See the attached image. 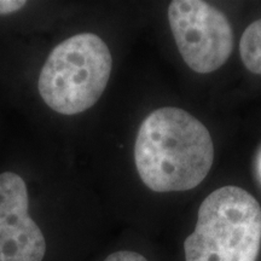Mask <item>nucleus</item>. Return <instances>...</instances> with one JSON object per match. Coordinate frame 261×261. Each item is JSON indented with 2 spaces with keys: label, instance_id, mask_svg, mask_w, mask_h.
Returning a JSON list of instances; mask_svg holds the SVG:
<instances>
[{
  "label": "nucleus",
  "instance_id": "nucleus-1",
  "mask_svg": "<svg viewBox=\"0 0 261 261\" xmlns=\"http://www.w3.org/2000/svg\"><path fill=\"white\" fill-rule=\"evenodd\" d=\"M213 161L210 130L190 113L165 107L143 120L136 138L135 162L150 190H191L207 177Z\"/></svg>",
  "mask_w": 261,
  "mask_h": 261
},
{
  "label": "nucleus",
  "instance_id": "nucleus-2",
  "mask_svg": "<svg viewBox=\"0 0 261 261\" xmlns=\"http://www.w3.org/2000/svg\"><path fill=\"white\" fill-rule=\"evenodd\" d=\"M261 248V205L242 188L214 190L200 205L185 261H256Z\"/></svg>",
  "mask_w": 261,
  "mask_h": 261
},
{
  "label": "nucleus",
  "instance_id": "nucleus-3",
  "mask_svg": "<svg viewBox=\"0 0 261 261\" xmlns=\"http://www.w3.org/2000/svg\"><path fill=\"white\" fill-rule=\"evenodd\" d=\"M112 69V54L102 38L93 33L73 35L57 45L42 65L39 93L55 112L80 114L98 102Z\"/></svg>",
  "mask_w": 261,
  "mask_h": 261
},
{
  "label": "nucleus",
  "instance_id": "nucleus-4",
  "mask_svg": "<svg viewBox=\"0 0 261 261\" xmlns=\"http://www.w3.org/2000/svg\"><path fill=\"white\" fill-rule=\"evenodd\" d=\"M168 22L179 54L196 73H213L232 54V27L226 16L208 3L174 0L168 6Z\"/></svg>",
  "mask_w": 261,
  "mask_h": 261
},
{
  "label": "nucleus",
  "instance_id": "nucleus-5",
  "mask_svg": "<svg viewBox=\"0 0 261 261\" xmlns=\"http://www.w3.org/2000/svg\"><path fill=\"white\" fill-rule=\"evenodd\" d=\"M27 185L18 174H0V261H42L46 242L29 217Z\"/></svg>",
  "mask_w": 261,
  "mask_h": 261
},
{
  "label": "nucleus",
  "instance_id": "nucleus-6",
  "mask_svg": "<svg viewBox=\"0 0 261 261\" xmlns=\"http://www.w3.org/2000/svg\"><path fill=\"white\" fill-rule=\"evenodd\" d=\"M240 54L244 67L250 73L261 75V18L250 23L243 32Z\"/></svg>",
  "mask_w": 261,
  "mask_h": 261
},
{
  "label": "nucleus",
  "instance_id": "nucleus-7",
  "mask_svg": "<svg viewBox=\"0 0 261 261\" xmlns=\"http://www.w3.org/2000/svg\"><path fill=\"white\" fill-rule=\"evenodd\" d=\"M104 261H148L142 254L136 252H129V250H120V252L110 254L106 257Z\"/></svg>",
  "mask_w": 261,
  "mask_h": 261
},
{
  "label": "nucleus",
  "instance_id": "nucleus-8",
  "mask_svg": "<svg viewBox=\"0 0 261 261\" xmlns=\"http://www.w3.org/2000/svg\"><path fill=\"white\" fill-rule=\"evenodd\" d=\"M27 3L24 0H0V15H9L23 9Z\"/></svg>",
  "mask_w": 261,
  "mask_h": 261
},
{
  "label": "nucleus",
  "instance_id": "nucleus-9",
  "mask_svg": "<svg viewBox=\"0 0 261 261\" xmlns=\"http://www.w3.org/2000/svg\"><path fill=\"white\" fill-rule=\"evenodd\" d=\"M260 166H261V162H260Z\"/></svg>",
  "mask_w": 261,
  "mask_h": 261
}]
</instances>
